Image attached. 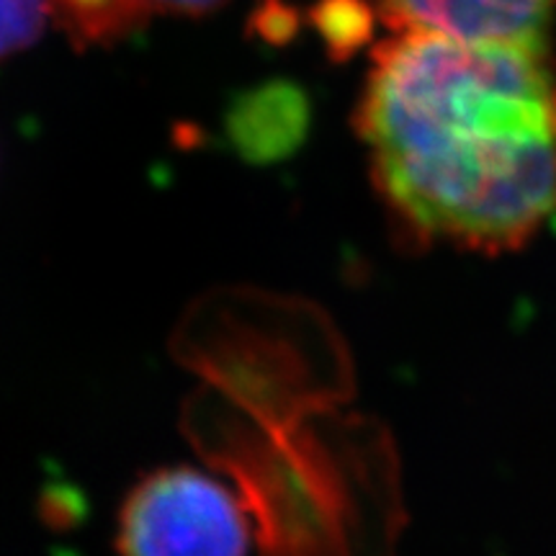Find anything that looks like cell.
<instances>
[{"instance_id":"6da1fadb","label":"cell","mask_w":556,"mask_h":556,"mask_svg":"<svg viewBox=\"0 0 556 556\" xmlns=\"http://www.w3.org/2000/svg\"><path fill=\"white\" fill-rule=\"evenodd\" d=\"M353 127L409 245L497 255L556 217L548 45L394 31L374 47Z\"/></svg>"},{"instance_id":"7a4b0ae2","label":"cell","mask_w":556,"mask_h":556,"mask_svg":"<svg viewBox=\"0 0 556 556\" xmlns=\"http://www.w3.org/2000/svg\"><path fill=\"white\" fill-rule=\"evenodd\" d=\"M178 353L204 379L189 433L204 451L276 443L219 464L238 484L261 556H384L366 536V475H351L348 441L312 420L336 402L343 374L312 371L336 338L307 304L266 294L208 296L180 328Z\"/></svg>"},{"instance_id":"3957f363","label":"cell","mask_w":556,"mask_h":556,"mask_svg":"<svg viewBox=\"0 0 556 556\" xmlns=\"http://www.w3.org/2000/svg\"><path fill=\"white\" fill-rule=\"evenodd\" d=\"M255 526L238 490L186 464L144 475L124 497L119 556H250Z\"/></svg>"},{"instance_id":"277c9868","label":"cell","mask_w":556,"mask_h":556,"mask_svg":"<svg viewBox=\"0 0 556 556\" xmlns=\"http://www.w3.org/2000/svg\"><path fill=\"white\" fill-rule=\"evenodd\" d=\"M392 31H433L467 41L548 45L556 0H377Z\"/></svg>"},{"instance_id":"5b68a950","label":"cell","mask_w":556,"mask_h":556,"mask_svg":"<svg viewBox=\"0 0 556 556\" xmlns=\"http://www.w3.org/2000/svg\"><path fill=\"white\" fill-rule=\"evenodd\" d=\"M312 103L307 90L291 80H266L245 88L229 103L227 142L250 165H274L307 142Z\"/></svg>"},{"instance_id":"8992f818","label":"cell","mask_w":556,"mask_h":556,"mask_svg":"<svg viewBox=\"0 0 556 556\" xmlns=\"http://www.w3.org/2000/svg\"><path fill=\"white\" fill-rule=\"evenodd\" d=\"M54 21L75 50H99L129 39L148 24L137 0H52Z\"/></svg>"},{"instance_id":"52a82bcc","label":"cell","mask_w":556,"mask_h":556,"mask_svg":"<svg viewBox=\"0 0 556 556\" xmlns=\"http://www.w3.org/2000/svg\"><path fill=\"white\" fill-rule=\"evenodd\" d=\"M307 21L317 31L328 58L332 62H345L371 45L381 16L377 0H315L307 11Z\"/></svg>"},{"instance_id":"ba28073f","label":"cell","mask_w":556,"mask_h":556,"mask_svg":"<svg viewBox=\"0 0 556 556\" xmlns=\"http://www.w3.org/2000/svg\"><path fill=\"white\" fill-rule=\"evenodd\" d=\"M52 21V0H0V62L31 50Z\"/></svg>"},{"instance_id":"9c48e42d","label":"cell","mask_w":556,"mask_h":556,"mask_svg":"<svg viewBox=\"0 0 556 556\" xmlns=\"http://www.w3.org/2000/svg\"><path fill=\"white\" fill-rule=\"evenodd\" d=\"M302 16L287 0H261L250 16V29L268 45H287L299 34Z\"/></svg>"},{"instance_id":"30bf717a","label":"cell","mask_w":556,"mask_h":556,"mask_svg":"<svg viewBox=\"0 0 556 556\" xmlns=\"http://www.w3.org/2000/svg\"><path fill=\"white\" fill-rule=\"evenodd\" d=\"M229 0H137L144 16H184V18H204L225 9Z\"/></svg>"}]
</instances>
